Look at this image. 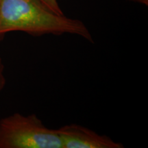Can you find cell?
I'll use <instances>...</instances> for the list:
<instances>
[{"label":"cell","instance_id":"obj_1","mask_svg":"<svg viewBox=\"0 0 148 148\" xmlns=\"http://www.w3.org/2000/svg\"><path fill=\"white\" fill-rule=\"evenodd\" d=\"M16 31L32 36L69 34L94 42L82 21L54 13L38 0H0V40Z\"/></svg>","mask_w":148,"mask_h":148},{"label":"cell","instance_id":"obj_2","mask_svg":"<svg viewBox=\"0 0 148 148\" xmlns=\"http://www.w3.org/2000/svg\"><path fill=\"white\" fill-rule=\"evenodd\" d=\"M0 148H62L58 129L46 127L36 114L14 113L0 120Z\"/></svg>","mask_w":148,"mask_h":148},{"label":"cell","instance_id":"obj_3","mask_svg":"<svg viewBox=\"0 0 148 148\" xmlns=\"http://www.w3.org/2000/svg\"><path fill=\"white\" fill-rule=\"evenodd\" d=\"M62 148H123L121 143L91 129L71 123L58 129Z\"/></svg>","mask_w":148,"mask_h":148},{"label":"cell","instance_id":"obj_4","mask_svg":"<svg viewBox=\"0 0 148 148\" xmlns=\"http://www.w3.org/2000/svg\"><path fill=\"white\" fill-rule=\"evenodd\" d=\"M42 5L58 14H64L57 0H38Z\"/></svg>","mask_w":148,"mask_h":148},{"label":"cell","instance_id":"obj_5","mask_svg":"<svg viewBox=\"0 0 148 148\" xmlns=\"http://www.w3.org/2000/svg\"><path fill=\"white\" fill-rule=\"evenodd\" d=\"M3 69L4 68H3L2 61L0 58V91L3 89L5 84V78L3 75Z\"/></svg>","mask_w":148,"mask_h":148},{"label":"cell","instance_id":"obj_6","mask_svg":"<svg viewBox=\"0 0 148 148\" xmlns=\"http://www.w3.org/2000/svg\"><path fill=\"white\" fill-rule=\"evenodd\" d=\"M132 1H136V2L143 3L144 5H148V0H132Z\"/></svg>","mask_w":148,"mask_h":148}]
</instances>
